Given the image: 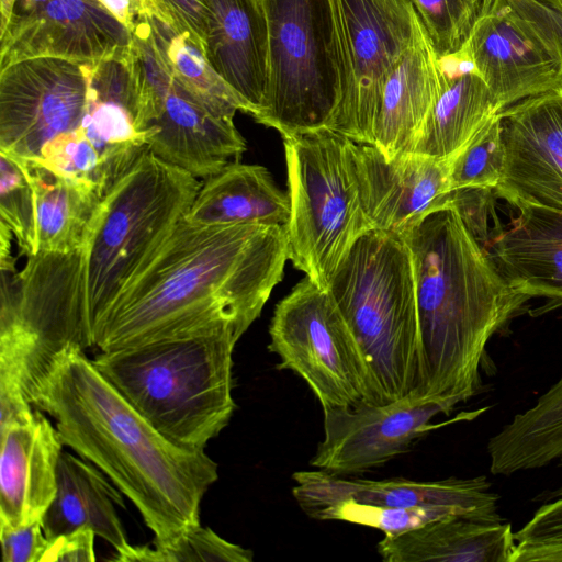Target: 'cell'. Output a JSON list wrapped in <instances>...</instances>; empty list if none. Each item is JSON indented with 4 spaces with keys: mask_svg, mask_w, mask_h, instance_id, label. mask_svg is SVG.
Instances as JSON below:
<instances>
[{
    "mask_svg": "<svg viewBox=\"0 0 562 562\" xmlns=\"http://www.w3.org/2000/svg\"><path fill=\"white\" fill-rule=\"evenodd\" d=\"M206 4L207 61L255 117L263 106L269 82L263 0H206Z\"/></svg>",
    "mask_w": 562,
    "mask_h": 562,
    "instance_id": "obj_22",
    "label": "cell"
},
{
    "mask_svg": "<svg viewBox=\"0 0 562 562\" xmlns=\"http://www.w3.org/2000/svg\"><path fill=\"white\" fill-rule=\"evenodd\" d=\"M514 536L512 562H562V487Z\"/></svg>",
    "mask_w": 562,
    "mask_h": 562,
    "instance_id": "obj_36",
    "label": "cell"
},
{
    "mask_svg": "<svg viewBox=\"0 0 562 562\" xmlns=\"http://www.w3.org/2000/svg\"><path fill=\"white\" fill-rule=\"evenodd\" d=\"M517 211L495 228L491 256L516 291L562 304V210Z\"/></svg>",
    "mask_w": 562,
    "mask_h": 562,
    "instance_id": "obj_24",
    "label": "cell"
},
{
    "mask_svg": "<svg viewBox=\"0 0 562 562\" xmlns=\"http://www.w3.org/2000/svg\"><path fill=\"white\" fill-rule=\"evenodd\" d=\"M0 69L29 58L94 63L132 45L99 0H0Z\"/></svg>",
    "mask_w": 562,
    "mask_h": 562,
    "instance_id": "obj_15",
    "label": "cell"
},
{
    "mask_svg": "<svg viewBox=\"0 0 562 562\" xmlns=\"http://www.w3.org/2000/svg\"><path fill=\"white\" fill-rule=\"evenodd\" d=\"M289 195L267 168L232 162L204 179L184 218L201 225L262 224L285 226Z\"/></svg>",
    "mask_w": 562,
    "mask_h": 562,
    "instance_id": "obj_28",
    "label": "cell"
},
{
    "mask_svg": "<svg viewBox=\"0 0 562 562\" xmlns=\"http://www.w3.org/2000/svg\"><path fill=\"white\" fill-rule=\"evenodd\" d=\"M535 1L552 9V10H555V11L562 13V0H535Z\"/></svg>",
    "mask_w": 562,
    "mask_h": 562,
    "instance_id": "obj_44",
    "label": "cell"
},
{
    "mask_svg": "<svg viewBox=\"0 0 562 562\" xmlns=\"http://www.w3.org/2000/svg\"><path fill=\"white\" fill-rule=\"evenodd\" d=\"M362 202L372 228L404 233L450 191L449 160L418 155L386 159L375 146L358 144Z\"/></svg>",
    "mask_w": 562,
    "mask_h": 562,
    "instance_id": "obj_20",
    "label": "cell"
},
{
    "mask_svg": "<svg viewBox=\"0 0 562 562\" xmlns=\"http://www.w3.org/2000/svg\"><path fill=\"white\" fill-rule=\"evenodd\" d=\"M494 190L463 188L450 190L443 204L451 205L475 239L485 247L490 241L488 220L494 216Z\"/></svg>",
    "mask_w": 562,
    "mask_h": 562,
    "instance_id": "obj_38",
    "label": "cell"
},
{
    "mask_svg": "<svg viewBox=\"0 0 562 562\" xmlns=\"http://www.w3.org/2000/svg\"><path fill=\"white\" fill-rule=\"evenodd\" d=\"M0 527L41 521L57 490L65 446L57 428L34 407L30 422L0 430Z\"/></svg>",
    "mask_w": 562,
    "mask_h": 562,
    "instance_id": "obj_21",
    "label": "cell"
},
{
    "mask_svg": "<svg viewBox=\"0 0 562 562\" xmlns=\"http://www.w3.org/2000/svg\"><path fill=\"white\" fill-rule=\"evenodd\" d=\"M401 235L412 256L420 338L411 396L454 407L481 390L487 342L530 299L513 288L449 204Z\"/></svg>",
    "mask_w": 562,
    "mask_h": 562,
    "instance_id": "obj_3",
    "label": "cell"
},
{
    "mask_svg": "<svg viewBox=\"0 0 562 562\" xmlns=\"http://www.w3.org/2000/svg\"><path fill=\"white\" fill-rule=\"evenodd\" d=\"M413 3L440 59L461 50L482 0H413Z\"/></svg>",
    "mask_w": 562,
    "mask_h": 562,
    "instance_id": "obj_35",
    "label": "cell"
},
{
    "mask_svg": "<svg viewBox=\"0 0 562 562\" xmlns=\"http://www.w3.org/2000/svg\"><path fill=\"white\" fill-rule=\"evenodd\" d=\"M154 44L170 75L222 116L246 112L237 94L214 71L204 48L190 35L176 31L157 14L149 18Z\"/></svg>",
    "mask_w": 562,
    "mask_h": 562,
    "instance_id": "obj_31",
    "label": "cell"
},
{
    "mask_svg": "<svg viewBox=\"0 0 562 562\" xmlns=\"http://www.w3.org/2000/svg\"><path fill=\"white\" fill-rule=\"evenodd\" d=\"M201 184L146 150L100 199L81 247L90 338L99 319L186 216Z\"/></svg>",
    "mask_w": 562,
    "mask_h": 562,
    "instance_id": "obj_6",
    "label": "cell"
},
{
    "mask_svg": "<svg viewBox=\"0 0 562 562\" xmlns=\"http://www.w3.org/2000/svg\"><path fill=\"white\" fill-rule=\"evenodd\" d=\"M0 224L13 235L26 257L36 254L35 200L21 165L0 151Z\"/></svg>",
    "mask_w": 562,
    "mask_h": 562,
    "instance_id": "obj_34",
    "label": "cell"
},
{
    "mask_svg": "<svg viewBox=\"0 0 562 562\" xmlns=\"http://www.w3.org/2000/svg\"><path fill=\"white\" fill-rule=\"evenodd\" d=\"M501 113L488 121L450 160V190H495L503 171Z\"/></svg>",
    "mask_w": 562,
    "mask_h": 562,
    "instance_id": "obj_32",
    "label": "cell"
},
{
    "mask_svg": "<svg viewBox=\"0 0 562 562\" xmlns=\"http://www.w3.org/2000/svg\"><path fill=\"white\" fill-rule=\"evenodd\" d=\"M65 446L94 464L137 508L169 548L200 526V506L218 479L204 450L180 448L161 436L98 371L82 349L69 348L32 391Z\"/></svg>",
    "mask_w": 562,
    "mask_h": 562,
    "instance_id": "obj_2",
    "label": "cell"
},
{
    "mask_svg": "<svg viewBox=\"0 0 562 562\" xmlns=\"http://www.w3.org/2000/svg\"><path fill=\"white\" fill-rule=\"evenodd\" d=\"M99 2L131 33L155 13L150 0H99Z\"/></svg>",
    "mask_w": 562,
    "mask_h": 562,
    "instance_id": "obj_43",
    "label": "cell"
},
{
    "mask_svg": "<svg viewBox=\"0 0 562 562\" xmlns=\"http://www.w3.org/2000/svg\"><path fill=\"white\" fill-rule=\"evenodd\" d=\"M0 256V392L25 396L69 348L91 347L81 250ZM32 403V402H31Z\"/></svg>",
    "mask_w": 562,
    "mask_h": 562,
    "instance_id": "obj_7",
    "label": "cell"
},
{
    "mask_svg": "<svg viewBox=\"0 0 562 562\" xmlns=\"http://www.w3.org/2000/svg\"><path fill=\"white\" fill-rule=\"evenodd\" d=\"M344 63L341 101L330 130L372 143L382 87L419 22L413 0H331Z\"/></svg>",
    "mask_w": 562,
    "mask_h": 562,
    "instance_id": "obj_11",
    "label": "cell"
},
{
    "mask_svg": "<svg viewBox=\"0 0 562 562\" xmlns=\"http://www.w3.org/2000/svg\"><path fill=\"white\" fill-rule=\"evenodd\" d=\"M65 140L104 194L148 150L132 45L93 63L85 115Z\"/></svg>",
    "mask_w": 562,
    "mask_h": 562,
    "instance_id": "obj_13",
    "label": "cell"
},
{
    "mask_svg": "<svg viewBox=\"0 0 562 562\" xmlns=\"http://www.w3.org/2000/svg\"><path fill=\"white\" fill-rule=\"evenodd\" d=\"M452 515L459 514L445 507L402 508L340 501L314 510L308 517L361 525L378 529L385 537H395Z\"/></svg>",
    "mask_w": 562,
    "mask_h": 562,
    "instance_id": "obj_33",
    "label": "cell"
},
{
    "mask_svg": "<svg viewBox=\"0 0 562 562\" xmlns=\"http://www.w3.org/2000/svg\"><path fill=\"white\" fill-rule=\"evenodd\" d=\"M268 349L302 378L322 408L374 403L362 350L327 289L305 276L276 306Z\"/></svg>",
    "mask_w": 562,
    "mask_h": 562,
    "instance_id": "obj_10",
    "label": "cell"
},
{
    "mask_svg": "<svg viewBox=\"0 0 562 562\" xmlns=\"http://www.w3.org/2000/svg\"><path fill=\"white\" fill-rule=\"evenodd\" d=\"M292 495L308 516L340 501L385 507H445L473 519L503 521L497 512L498 495L486 476L449 477L440 481L348 479L315 469L296 471Z\"/></svg>",
    "mask_w": 562,
    "mask_h": 562,
    "instance_id": "obj_19",
    "label": "cell"
},
{
    "mask_svg": "<svg viewBox=\"0 0 562 562\" xmlns=\"http://www.w3.org/2000/svg\"><path fill=\"white\" fill-rule=\"evenodd\" d=\"M290 217L289 260L323 289L355 241L371 229L364 212L358 143L321 128L283 138Z\"/></svg>",
    "mask_w": 562,
    "mask_h": 562,
    "instance_id": "obj_8",
    "label": "cell"
},
{
    "mask_svg": "<svg viewBox=\"0 0 562 562\" xmlns=\"http://www.w3.org/2000/svg\"><path fill=\"white\" fill-rule=\"evenodd\" d=\"M0 541L3 562H41L49 540L42 522L20 527H0Z\"/></svg>",
    "mask_w": 562,
    "mask_h": 562,
    "instance_id": "obj_40",
    "label": "cell"
},
{
    "mask_svg": "<svg viewBox=\"0 0 562 562\" xmlns=\"http://www.w3.org/2000/svg\"><path fill=\"white\" fill-rule=\"evenodd\" d=\"M439 60L442 88L417 136L413 155L450 160L502 110L462 52Z\"/></svg>",
    "mask_w": 562,
    "mask_h": 562,
    "instance_id": "obj_25",
    "label": "cell"
},
{
    "mask_svg": "<svg viewBox=\"0 0 562 562\" xmlns=\"http://www.w3.org/2000/svg\"><path fill=\"white\" fill-rule=\"evenodd\" d=\"M497 106L562 89V59L552 40L509 0H482L461 50Z\"/></svg>",
    "mask_w": 562,
    "mask_h": 562,
    "instance_id": "obj_14",
    "label": "cell"
},
{
    "mask_svg": "<svg viewBox=\"0 0 562 562\" xmlns=\"http://www.w3.org/2000/svg\"><path fill=\"white\" fill-rule=\"evenodd\" d=\"M442 69L419 19L415 36L386 77L372 124V143L386 159L413 155L442 88Z\"/></svg>",
    "mask_w": 562,
    "mask_h": 562,
    "instance_id": "obj_23",
    "label": "cell"
},
{
    "mask_svg": "<svg viewBox=\"0 0 562 562\" xmlns=\"http://www.w3.org/2000/svg\"><path fill=\"white\" fill-rule=\"evenodd\" d=\"M452 408L446 402L413 396L387 404L360 402L324 408V438L310 463L338 476L381 467L408 451L419 437L445 425L431 420Z\"/></svg>",
    "mask_w": 562,
    "mask_h": 562,
    "instance_id": "obj_16",
    "label": "cell"
},
{
    "mask_svg": "<svg viewBox=\"0 0 562 562\" xmlns=\"http://www.w3.org/2000/svg\"><path fill=\"white\" fill-rule=\"evenodd\" d=\"M269 82L258 123L282 138L330 128L341 101L344 63L331 0H263Z\"/></svg>",
    "mask_w": 562,
    "mask_h": 562,
    "instance_id": "obj_9",
    "label": "cell"
},
{
    "mask_svg": "<svg viewBox=\"0 0 562 562\" xmlns=\"http://www.w3.org/2000/svg\"><path fill=\"white\" fill-rule=\"evenodd\" d=\"M93 63L35 57L0 69V151L34 161L85 115Z\"/></svg>",
    "mask_w": 562,
    "mask_h": 562,
    "instance_id": "obj_12",
    "label": "cell"
},
{
    "mask_svg": "<svg viewBox=\"0 0 562 562\" xmlns=\"http://www.w3.org/2000/svg\"><path fill=\"white\" fill-rule=\"evenodd\" d=\"M487 453L496 475L539 469L562 458V376L490 438Z\"/></svg>",
    "mask_w": 562,
    "mask_h": 562,
    "instance_id": "obj_30",
    "label": "cell"
},
{
    "mask_svg": "<svg viewBox=\"0 0 562 562\" xmlns=\"http://www.w3.org/2000/svg\"><path fill=\"white\" fill-rule=\"evenodd\" d=\"M504 165L494 190L516 210H562V89L501 112Z\"/></svg>",
    "mask_w": 562,
    "mask_h": 562,
    "instance_id": "obj_18",
    "label": "cell"
},
{
    "mask_svg": "<svg viewBox=\"0 0 562 562\" xmlns=\"http://www.w3.org/2000/svg\"><path fill=\"white\" fill-rule=\"evenodd\" d=\"M145 81L160 99L147 128L149 151L203 180L239 161L246 140L233 119L220 115L182 87L160 55L146 68Z\"/></svg>",
    "mask_w": 562,
    "mask_h": 562,
    "instance_id": "obj_17",
    "label": "cell"
},
{
    "mask_svg": "<svg viewBox=\"0 0 562 562\" xmlns=\"http://www.w3.org/2000/svg\"><path fill=\"white\" fill-rule=\"evenodd\" d=\"M515 536L509 522L452 515L395 537L376 551L384 562H512Z\"/></svg>",
    "mask_w": 562,
    "mask_h": 562,
    "instance_id": "obj_26",
    "label": "cell"
},
{
    "mask_svg": "<svg viewBox=\"0 0 562 562\" xmlns=\"http://www.w3.org/2000/svg\"><path fill=\"white\" fill-rule=\"evenodd\" d=\"M160 562H251V550L228 542L211 528L191 529L169 548H158Z\"/></svg>",
    "mask_w": 562,
    "mask_h": 562,
    "instance_id": "obj_37",
    "label": "cell"
},
{
    "mask_svg": "<svg viewBox=\"0 0 562 562\" xmlns=\"http://www.w3.org/2000/svg\"><path fill=\"white\" fill-rule=\"evenodd\" d=\"M231 329L102 352L92 363L161 436L199 451L229 423L233 351Z\"/></svg>",
    "mask_w": 562,
    "mask_h": 562,
    "instance_id": "obj_4",
    "label": "cell"
},
{
    "mask_svg": "<svg viewBox=\"0 0 562 562\" xmlns=\"http://www.w3.org/2000/svg\"><path fill=\"white\" fill-rule=\"evenodd\" d=\"M155 14L176 31L192 36L203 48L207 27L206 0H150Z\"/></svg>",
    "mask_w": 562,
    "mask_h": 562,
    "instance_id": "obj_39",
    "label": "cell"
},
{
    "mask_svg": "<svg viewBox=\"0 0 562 562\" xmlns=\"http://www.w3.org/2000/svg\"><path fill=\"white\" fill-rule=\"evenodd\" d=\"M289 260L285 226L201 225L184 217L99 319L102 352L231 329L260 316Z\"/></svg>",
    "mask_w": 562,
    "mask_h": 562,
    "instance_id": "obj_1",
    "label": "cell"
},
{
    "mask_svg": "<svg viewBox=\"0 0 562 562\" xmlns=\"http://www.w3.org/2000/svg\"><path fill=\"white\" fill-rule=\"evenodd\" d=\"M113 485L94 464L63 451L56 495L41 520L46 538L89 528L116 551L125 548L128 541L115 509L125 504Z\"/></svg>",
    "mask_w": 562,
    "mask_h": 562,
    "instance_id": "obj_27",
    "label": "cell"
},
{
    "mask_svg": "<svg viewBox=\"0 0 562 562\" xmlns=\"http://www.w3.org/2000/svg\"><path fill=\"white\" fill-rule=\"evenodd\" d=\"M95 533L79 528L49 540L41 562H93Z\"/></svg>",
    "mask_w": 562,
    "mask_h": 562,
    "instance_id": "obj_41",
    "label": "cell"
},
{
    "mask_svg": "<svg viewBox=\"0 0 562 562\" xmlns=\"http://www.w3.org/2000/svg\"><path fill=\"white\" fill-rule=\"evenodd\" d=\"M15 160L27 176L34 193L36 252L81 250L101 196L89 186L58 176L34 161Z\"/></svg>",
    "mask_w": 562,
    "mask_h": 562,
    "instance_id": "obj_29",
    "label": "cell"
},
{
    "mask_svg": "<svg viewBox=\"0 0 562 562\" xmlns=\"http://www.w3.org/2000/svg\"><path fill=\"white\" fill-rule=\"evenodd\" d=\"M509 1L552 40L562 59V13L535 0Z\"/></svg>",
    "mask_w": 562,
    "mask_h": 562,
    "instance_id": "obj_42",
    "label": "cell"
},
{
    "mask_svg": "<svg viewBox=\"0 0 562 562\" xmlns=\"http://www.w3.org/2000/svg\"><path fill=\"white\" fill-rule=\"evenodd\" d=\"M327 290L366 358L374 403L413 395L420 338L412 256L402 235L376 228L362 234Z\"/></svg>",
    "mask_w": 562,
    "mask_h": 562,
    "instance_id": "obj_5",
    "label": "cell"
}]
</instances>
